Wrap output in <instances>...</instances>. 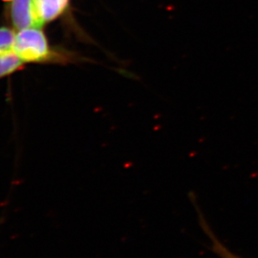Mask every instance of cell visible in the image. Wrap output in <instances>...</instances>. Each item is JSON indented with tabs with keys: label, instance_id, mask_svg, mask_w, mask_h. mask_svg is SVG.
<instances>
[{
	"label": "cell",
	"instance_id": "6da1fadb",
	"mask_svg": "<svg viewBox=\"0 0 258 258\" xmlns=\"http://www.w3.org/2000/svg\"><path fill=\"white\" fill-rule=\"evenodd\" d=\"M13 50L24 63L45 62L52 59V51L41 28L30 27L18 30Z\"/></svg>",
	"mask_w": 258,
	"mask_h": 258
},
{
	"label": "cell",
	"instance_id": "7a4b0ae2",
	"mask_svg": "<svg viewBox=\"0 0 258 258\" xmlns=\"http://www.w3.org/2000/svg\"><path fill=\"white\" fill-rule=\"evenodd\" d=\"M8 1L10 18L18 30L30 27L41 28L35 12L34 0H5Z\"/></svg>",
	"mask_w": 258,
	"mask_h": 258
},
{
	"label": "cell",
	"instance_id": "3957f363",
	"mask_svg": "<svg viewBox=\"0 0 258 258\" xmlns=\"http://www.w3.org/2000/svg\"><path fill=\"white\" fill-rule=\"evenodd\" d=\"M40 25L50 22L62 15L68 9L70 0H34Z\"/></svg>",
	"mask_w": 258,
	"mask_h": 258
},
{
	"label": "cell",
	"instance_id": "277c9868",
	"mask_svg": "<svg viewBox=\"0 0 258 258\" xmlns=\"http://www.w3.org/2000/svg\"><path fill=\"white\" fill-rule=\"evenodd\" d=\"M197 211H198L199 219H200V224H201V227L203 229V231L206 232V235L208 236L209 238L211 239V242H212L211 250L221 258H241L236 254H234L232 251H230L227 247H226L223 244L221 243V241H219L218 239L216 238L215 234L213 233V231H211L210 226H209L207 221H206V219L204 217L198 207H197Z\"/></svg>",
	"mask_w": 258,
	"mask_h": 258
},
{
	"label": "cell",
	"instance_id": "5b68a950",
	"mask_svg": "<svg viewBox=\"0 0 258 258\" xmlns=\"http://www.w3.org/2000/svg\"><path fill=\"white\" fill-rule=\"evenodd\" d=\"M15 33L8 28H0V51L12 49Z\"/></svg>",
	"mask_w": 258,
	"mask_h": 258
}]
</instances>
